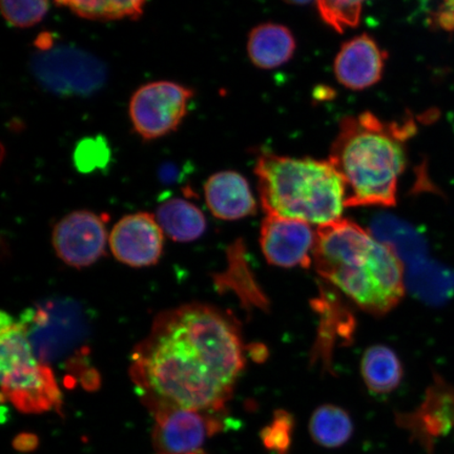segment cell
<instances>
[{"label":"cell","mask_w":454,"mask_h":454,"mask_svg":"<svg viewBox=\"0 0 454 454\" xmlns=\"http://www.w3.org/2000/svg\"><path fill=\"white\" fill-rule=\"evenodd\" d=\"M109 242L119 262L134 269L149 268L161 258L164 232L154 215L130 214L113 227Z\"/></svg>","instance_id":"12"},{"label":"cell","mask_w":454,"mask_h":454,"mask_svg":"<svg viewBox=\"0 0 454 454\" xmlns=\"http://www.w3.org/2000/svg\"><path fill=\"white\" fill-rule=\"evenodd\" d=\"M368 0H317L322 20L334 31L343 33L360 24Z\"/></svg>","instance_id":"20"},{"label":"cell","mask_w":454,"mask_h":454,"mask_svg":"<svg viewBox=\"0 0 454 454\" xmlns=\"http://www.w3.org/2000/svg\"><path fill=\"white\" fill-rule=\"evenodd\" d=\"M159 225L170 239L187 243L200 238L207 230V220L200 208L184 199H172L157 208Z\"/></svg>","instance_id":"16"},{"label":"cell","mask_w":454,"mask_h":454,"mask_svg":"<svg viewBox=\"0 0 454 454\" xmlns=\"http://www.w3.org/2000/svg\"><path fill=\"white\" fill-rule=\"evenodd\" d=\"M105 220L89 211L67 215L54 227L52 244L59 258L74 269L88 268L106 253Z\"/></svg>","instance_id":"10"},{"label":"cell","mask_w":454,"mask_h":454,"mask_svg":"<svg viewBox=\"0 0 454 454\" xmlns=\"http://www.w3.org/2000/svg\"><path fill=\"white\" fill-rule=\"evenodd\" d=\"M315 269L362 310L383 316L404 297V266L393 247L353 220L317 226Z\"/></svg>","instance_id":"2"},{"label":"cell","mask_w":454,"mask_h":454,"mask_svg":"<svg viewBox=\"0 0 454 454\" xmlns=\"http://www.w3.org/2000/svg\"><path fill=\"white\" fill-rule=\"evenodd\" d=\"M209 211L215 218L234 221L257 211V203L247 180L234 170H223L209 177L204 185Z\"/></svg>","instance_id":"14"},{"label":"cell","mask_w":454,"mask_h":454,"mask_svg":"<svg viewBox=\"0 0 454 454\" xmlns=\"http://www.w3.org/2000/svg\"><path fill=\"white\" fill-rule=\"evenodd\" d=\"M316 231L304 221L266 215L260 246L266 261L281 269H309L314 263Z\"/></svg>","instance_id":"9"},{"label":"cell","mask_w":454,"mask_h":454,"mask_svg":"<svg viewBox=\"0 0 454 454\" xmlns=\"http://www.w3.org/2000/svg\"><path fill=\"white\" fill-rule=\"evenodd\" d=\"M284 2L293 4H306L312 2V0H284Z\"/></svg>","instance_id":"25"},{"label":"cell","mask_w":454,"mask_h":454,"mask_svg":"<svg viewBox=\"0 0 454 454\" xmlns=\"http://www.w3.org/2000/svg\"><path fill=\"white\" fill-rule=\"evenodd\" d=\"M155 412L153 442L159 454L198 452L204 442L223 429L218 417L208 411L162 408Z\"/></svg>","instance_id":"11"},{"label":"cell","mask_w":454,"mask_h":454,"mask_svg":"<svg viewBox=\"0 0 454 454\" xmlns=\"http://www.w3.org/2000/svg\"><path fill=\"white\" fill-rule=\"evenodd\" d=\"M0 4L8 24L20 28L36 26L50 9L49 0H0Z\"/></svg>","instance_id":"21"},{"label":"cell","mask_w":454,"mask_h":454,"mask_svg":"<svg viewBox=\"0 0 454 454\" xmlns=\"http://www.w3.org/2000/svg\"><path fill=\"white\" fill-rule=\"evenodd\" d=\"M0 353L3 402L26 413L50 411L61 405L53 369L34 351L26 323L4 311L0 317Z\"/></svg>","instance_id":"5"},{"label":"cell","mask_w":454,"mask_h":454,"mask_svg":"<svg viewBox=\"0 0 454 454\" xmlns=\"http://www.w3.org/2000/svg\"><path fill=\"white\" fill-rule=\"evenodd\" d=\"M107 156H109V151L104 142L100 139H89L83 140L78 145L75 160L79 168L83 172H89V170L106 162Z\"/></svg>","instance_id":"23"},{"label":"cell","mask_w":454,"mask_h":454,"mask_svg":"<svg viewBox=\"0 0 454 454\" xmlns=\"http://www.w3.org/2000/svg\"><path fill=\"white\" fill-rule=\"evenodd\" d=\"M414 129L411 121H383L368 112L340 121L329 161L343 180L346 207L395 206Z\"/></svg>","instance_id":"3"},{"label":"cell","mask_w":454,"mask_h":454,"mask_svg":"<svg viewBox=\"0 0 454 454\" xmlns=\"http://www.w3.org/2000/svg\"><path fill=\"white\" fill-rule=\"evenodd\" d=\"M296 41L287 27L265 24L254 27L249 34L247 52L249 59L260 69H275L292 59Z\"/></svg>","instance_id":"15"},{"label":"cell","mask_w":454,"mask_h":454,"mask_svg":"<svg viewBox=\"0 0 454 454\" xmlns=\"http://www.w3.org/2000/svg\"><path fill=\"white\" fill-rule=\"evenodd\" d=\"M395 423L423 450L433 454L436 442L454 435V385L435 376L424 400L411 412L395 413Z\"/></svg>","instance_id":"8"},{"label":"cell","mask_w":454,"mask_h":454,"mask_svg":"<svg viewBox=\"0 0 454 454\" xmlns=\"http://www.w3.org/2000/svg\"><path fill=\"white\" fill-rule=\"evenodd\" d=\"M309 429L316 444L325 448H339L353 436L354 424L349 413L343 408L325 404L312 412Z\"/></svg>","instance_id":"18"},{"label":"cell","mask_w":454,"mask_h":454,"mask_svg":"<svg viewBox=\"0 0 454 454\" xmlns=\"http://www.w3.org/2000/svg\"><path fill=\"white\" fill-rule=\"evenodd\" d=\"M294 422L286 411H276L271 423L261 433V439L266 448L275 454H287L292 444Z\"/></svg>","instance_id":"22"},{"label":"cell","mask_w":454,"mask_h":454,"mask_svg":"<svg viewBox=\"0 0 454 454\" xmlns=\"http://www.w3.org/2000/svg\"><path fill=\"white\" fill-rule=\"evenodd\" d=\"M194 90L159 81L142 85L129 100V115L136 134L145 141L175 132L189 111Z\"/></svg>","instance_id":"7"},{"label":"cell","mask_w":454,"mask_h":454,"mask_svg":"<svg viewBox=\"0 0 454 454\" xmlns=\"http://www.w3.org/2000/svg\"><path fill=\"white\" fill-rule=\"evenodd\" d=\"M434 20L444 30H454V0H441Z\"/></svg>","instance_id":"24"},{"label":"cell","mask_w":454,"mask_h":454,"mask_svg":"<svg viewBox=\"0 0 454 454\" xmlns=\"http://www.w3.org/2000/svg\"><path fill=\"white\" fill-rule=\"evenodd\" d=\"M32 69L39 83L60 95H88L105 83L106 67L93 55L69 45H54L48 34L37 38Z\"/></svg>","instance_id":"6"},{"label":"cell","mask_w":454,"mask_h":454,"mask_svg":"<svg viewBox=\"0 0 454 454\" xmlns=\"http://www.w3.org/2000/svg\"><path fill=\"white\" fill-rule=\"evenodd\" d=\"M361 372L368 389L378 395L389 394L399 387L404 374L399 356L384 345H374L365 351Z\"/></svg>","instance_id":"17"},{"label":"cell","mask_w":454,"mask_h":454,"mask_svg":"<svg viewBox=\"0 0 454 454\" xmlns=\"http://www.w3.org/2000/svg\"><path fill=\"white\" fill-rule=\"evenodd\" d=\"M82 19L90 20H137L144 14L146 0H55Z\"/></svg>","instance_id":"19"},{"label":"cell","mask_w":454,"mask_h":454,"mask_svg":"<svg viewBox=\"0 0 454 454\" xmlns=\"http://www.w3.org/2000/svg\"><path fill=\"white\" fill-rule=\"evenodd\" d=\"M246 366L239 322L213 305L162 311L135 346L129 374L153 412L162 408L220 412Z\"/></svg>","instance_id":"1"},{"label":"cell","mask_w":454,"mask_h":454,"mask_svg":"<svg viewBox=\"0 0 454 454\" xmlns=\"http://www.w3.org/2000/svg\"><path fill=\"white\" fill-rule=\"evenodd\" d=\"M254 174L266 215L317 226L342 218L346 189L331 161L266 152L258 157Z\"/></svg>","instance_id":"4"},{"label":"cell","mask_w":454,"mask_h":454,"mask_svg":"<svg viewBox=\"0 0 454 454\" xmlns=\"http://www.w3.org/2000/svg\"><path fill=\"white\" fill-rule=\"evenodd\" d=\"M386 54L367 34L350 39L342 45L334 60V74L345 88L362 90L382 78Z\"/></svg>","instance_id":"13"},{"label":"cell","mask_w":454,"mask_h":454,"mask_svg":"<svg viewBox=\"0 0 454 454\" xmlns=\"http://www.w3.org/2000/svg\"><path fill=\"white\" fill-rule=\"evenodd\" d=\"M189 454H204V453H202L201 451H198V452H192V453H189Z\"/></svg>","instance_id":"26"}]
</instances>
